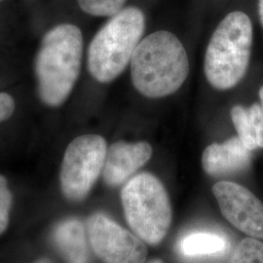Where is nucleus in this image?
Segmentation results:
<instances>
[{"instance_id":"423d86ee","label":"nucleus","mask_w":263,"mask_h":263,"mask_svg":"<svg viewBox=\"0 0 263 263\" xmlns=\"http://www.w3.org/2000/svg\"><path fill=\"white\" fill-rule=\"evenodd\" d=\"M106 141L99 135H83L66 148L61 169V187L71 201L83 200L104 169Z\"/></svg>"},{"instance_id":"6e6552de","label":"nucleus","mask_w":263,"mask_h":263,"mask_svg":"<svg viewBox=\"0 0 263 263\" xmlns=\"http://www.w3.org/2000/svg\"><path fill=\"white\" fill-rule=\"evenodd\" d=\"M213 193L221 214L250 237L263 240V204L248 188L231 181H218Z\"/></svg>"},{"instance_id":"f3484780","label":"nucleus","mask_w":263,"mask_h":263,"mask_svg":"<svg viewBox=\"0 0 263 263\" xmlns=\"http://www.w3.org/2000/svg\"><path fill=\"white\" fill-rule=\"evenodd\" d=\"M249 115L258 148H263V109L259 104H252L249 108Z\"/></svg>"},{"instance_id":"f257e3e1","label":"nucleus","mask_w":263,"mask_h":263,"mask_svg":"<svg viewBox=\"0 0 263 263\" xmlns=\"http://www.w3.org/2000/svg\"><path fill=\"white\" fill-rule=\"evenodd\" d=\"M131 79L144 97L164 98L176 93L189 73L186 50L179 38L158 30L143 38L136 48L131 63Z\"/></svg>"},{"instance_id":"2eb2a0df","label":"nucleus","mask_w":263,"mask_h":263,"mask_svg":"<svg viewBox=\"0 0 263 263\" xmlns=\"http://www.w3.org/2000/svg\"><path fill=\"white\" fill-rule=\"evenodd\" d=\"M85 13L96 17H110L121 11L127 0H77Z\"/></svg>"},{"instance_id":"dca6fc26","label":"nucleus","mask_w":263,"mask_h":263,"mask_svg":"<svg viewBox=\"0 0 263 263\" xmlns=\"http://www.w3.org/2000/svg\"><path fill=\"white\" fill-rule=\"evenodd\" d=\"M12 194L6 179L0 175V235L6 230L9 223Z\"/></svg>"},{"instance_id":"20e7f679","label":"nucleus","mask_w":263,"mask_h":263,"mask_svg":"<svg viewBox=\"0 0 263 263\" xmlns=\"http://www.w3.org/2000/svg\"><path fill=\"white\" fill-rule=\"evenodd\" d=\"M145 17L138 7L123 8L95 35L88 50V68L101 83L111 82L131 63L144 32Z\"/></svg>"},{"instance_id":"9b49d317","label":"nucleus","mask_w":263,"mask_h":263,"mask_svg":"<svg viewBox=\"0 0 263 263\" xmlns=\"http://www.w3.org/2000/svg\"><path fill=\"white\" fill-rule=\"evenodd\" d=\"M54 241L66 262H88L86 232L80 220L70 218L61 222L55 229Z\"/></svg>"},{"instance_id":"4468645a","label":"nucleus","mask_w":263,"mask_h":263,"mask_svg":"<svg viewBox=\"0 0 263 263\" xmlns=\"http://www.w3.org/2000/svg\"><path fill=\"white\" fill-rule=\"evenodd\" d=\"M228 263H263V242L253 237L245 238Z\"/></svg>"},{"instance_id":"f8f14e48","label":"nucleus","mask_w":263,"mask_h":263,"mask_svg":"<svg viewBox=\"0 0 263 263\" xmlns=\"http://www.w3.org/2000/svg\"><path fill=\"white\" fill-rule=\"evenodd\" d=\"M229 247L230 244L224 236L206 231L189 233L179 243V253L190 258L223 254L229 250Z\"/></svg>"},{"instance_id":"9d476101","label":"nucleus","mask_w":263,"mask_h":263,"mask_svg":"<svg viewBox=\"0 0 263 263\" xmlns=\"http://www.w3.org/2000/svg\"><path fill=\"white\" fill-rule=\"evenodd\" d=\"M252 151L238 137L209 145L202 155V166L209 176L220 177L243 172L251 166Z\"/></svg>"},{"instance_id":"ddd939ff","label":"nucleus","mask_w":263,"mask_h":263,"mask_svg":"<svg viewBox=\"0 0 263 263\" xmlns=\"http://www.w3.org/2000/svg\"><path fill=\"white\" fill-rule=\"evenodd\" d=\"M231 119L238 134V138L243 142L245 146L251 151L258 148L254 129L251 122L248 108L242 105H234L231 109Z\"/></svg>"},{"instance_id":"5701e85b","label":"nucleus","mask_w":263,"mask_h":263,"mask_svg":"<svg viewBox=\"0 0 263 263\" xmlns=\"http://www.w3.org/2000/svg\"><path fill=\"white\" fill-rule=\"evenodd\" d=\"M0 1H2V0H0Z\"/></svg>"},{"instance_id":"412c9836","label":"nucleus","mask_w":263,"mask_h":263,"mask_svg":"<svg viewBox=\"0 0 263 263\" xmlns=\"http://www.w3.org/2000/svg\"><path fill=\"white\" fill-rule=\"evenodd\" d=\"M35 263H52L51 261H49L48 259H41V260H38Z\"/></svg>"},{"instance_id":"0eeeda50","label":"nucleus","mask_w":263,"mask_h":263,"mask_svg":"<svg viewBox=\"0 0 263 263\" xmlns=\"http://www.w3.org/2000/svg\"><path fill=\"white\" fill-rule=\"evenodd\" d=\"M87 233L103 262L143 263L147 257V248L141 239L103 214L89 217Z\"/></svg>"},{"instance_id":"4be33fe9","label":"nucleus","mask_w":263,"mask_h":263,"mask_svg":"<svg viewBox=\"0 0 263 263\" xmlns=\"http://www.w3.org/2000/svg\"><path fill=\"white\" fill-rule=\"evenodd\" d=\"M148 263H164L161 259H153V260H151Z\"/></svg>"},{"instance_id":"6ab92c4d","label":"nucleus","mask_w":263,"mask_h":263,"mask_svg":"<svg viewBox=\"0 0 263 263\" xmlns=\"http://www.w3.org/2000/svg\"><path fill=\"white\" fill-rule=\"evenodd\" d=\"M258 14L263 27V0H258Z\"/></svg>"},{"instance_id":"39448f33","label":"nucleus","mask_w":263,"mask_h":263,"mask_svg":"<svg viewBox=\"0 0 263 263\" xmlns=\"http://www.w3.org/2000/svg\"><path fill=\"white\" fill-rule=\"evenodd\" d=\"M121 200L133 232L147 244L162 242L172 222V207L160 179L151 173L133 177L123 187Z\"/></svg>"},{"instance_id":"f03ea898","label":"nucleus","mask_w":263,"mask_h":263,"mask_svg":"<svg viewBox=\"0 0 263 263\" xmlns=\"http://www.w3.org/2000/svg\"><path fill=\"white\" fill-rule=\"evenodd\" d=\"M83 36L78 27L62 24L44 35L35 61L38 93L49 106L63 104L80 73Z\"/></svg>"},{"instance_id":"a211bd4d","label":"nucleus","mask_w":263,"mask_h":263,"mask_svg":"<svg viewBox=\"0 0 263 263\" xmlns=\"http://www.w3.org/2000/svg\"><path fill=\"white\" fill-rule=\"evenodd\" d=\"M15 102L7 93H0V123L8 119L14 112Z\"/></svg>"},{"instance_id":"7ed1b4c3","label":"nucleus","mask_w":263,"mask_h":263,"mask_svg":"<svg viewBox=\"0 0 263 263\" xmlns=\"http://www.w3.org/2000/svg\"><path fill=\"white\" fill-rule=\"evenodd\" d=\"M253 45V24L241 11L229 13L214 31L204 61L208 82L216 90H229L244 78Z\"/></svg>"},{"instance_id":"1a4fd4ad","label":"nucleus","mask_w":263,"mask_h":263,"mask_svg":"<svg viewBox=\"0 0 263 263\" xmlns=\"http://www.w3.org/2000/svg\"><path fill=\"white\" fill-rule=\"evenodd\" d=\"M152 156V147L146 141H120L107 149L103 176L104 182L111 187L121 185L144 166Z\"/></svg>"},{"instance_id":"aec40b11","label":"nucleus","mask_w":263,"mask_h":263,"mask_svg":"<svg viewBox=\"0 0 263 263\" xmlns=\"http://www.w3.org/2000/svg\"><path fill=\"white\" fill-rule=\"evenodd\" d=\"M259 99H260V105L263 109V85L259 89Z\"/></svg>"}]
</instances>
